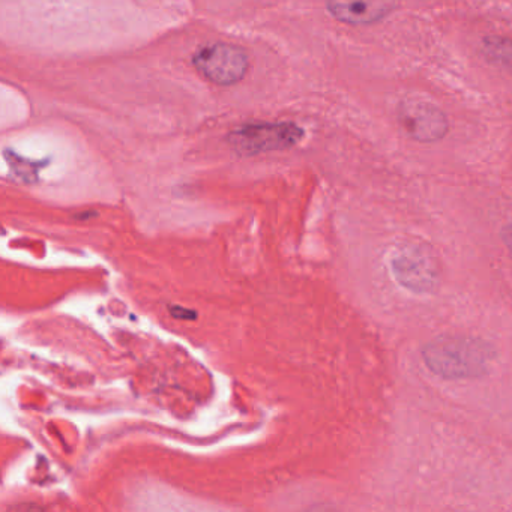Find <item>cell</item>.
Wrapping results in <instances>:
<instances>
[{
    "mask_svg": "<svg viewBox=\"0 0 512 512\" xmlns=\"http://www.w3.org/2000/svg\"><path fill=\"white\" fill-rule=\"evenodd\" d=\"M400 5L395 2H329L326 11L337 22L352 26L374 25L391 16Z\"/></svg>",
    "mask_w": 512,
    "mask_h": 512,
    "instance_id": "8992f818",
    "label": "cell"
},
{
    "mask_svg": "<svg viewBox=\"0 0 512 512\" xmlns=\"http://www.w3.org/2000/svg\"><path fill=\"white\" fill-rule=\"evenodd\" d=\"M425 367L445 380L481 379L487 376L496 350L479 338L442 335L421 350Z\"/></svg>",
    "mask_w": 512,
    "mask_h": 512,
    "instance_id": "6da1fadb",
    "label": "cell"
},
{
    "mask_svg": "<svg viewBox=\"0 0 512 512\" xmlns=\"http://www.w3.org/2000/svg\"><path fill=\"white\" fill-rule=\"evenodd\" d=\"M170 314H172L175 319L179 320H194L196 319V311L188 310V308L179 307V305H170L169 307Z\"/></svg>",
    "mask_w": 512,
    "mask_h": 512,
    "instance_id": "ba28073f",
    "label": "cell"
},
{
    "mask_svg": "<svg viewBox=\"0 0 512 512\" xmlns=\"http://www.w3.org/2000/svg\"><path fill=\"white\" fill-rule=\"evenodd\" d=\"M193 65L197 73L208 82L218 86H233L247 76L250 56L235 44L211 43L196 50Z\"/></svg>",
    "mask_w": 512,
    "mask_h": 512,
    "instance_id": "3957f363",
    "label": "cell"
},
{
    "mask_svg": "<svg viewBox=\"0 0 512 512\" xmlns=\"http://www.w3.org/2000/svg\"><path fill=\"white\" fill-rule=\"evenodd\" d=\"M302 137L304 130L293 122H253L233 130L227 140L236 154L251 157L293 148Z\"/></svg>",
    "mask_w": 512,
    "mask_h": 512,
    "instance_id": "7a4b0ae2",
    "label": "cell"
},
{
    "mask_svg": "<svg viewBox=\"0 0 512 512\" xmlns=\"http://www.w3.org/2000/svg\"><path fill=\"white\" fill-rule=\"evenodd\" d=\"M97 215L98 212H91V214H89V212H82V214L74 215V218H76V220H89V218L97 217Z\"/></svg>",
    "mask_w": 512,
    "mask_h": 512,
    "instance_id": "30bf717a",
    "label": "cell"
},
{
    "mask_svg": "<svg viewBox=\"0 0 512 512\" xmlns=\"http://www.w3.org/2000/svg\"><path fill=\"white\" fill-rule=\"evenodd\" d=\"M391 271L397 283L416 295H430L439 286V266L427 248L404 245L391 259Z\"/></svg>",
    "mask_w": 512,
    "mask_h": 512,
    "instance_id": "277c9868",
    "label": "cell"
},
{
    "mask_svg": "<svg viewBox=\"0 0 512 512\" xmlns=\"http://www.w3.org/2000/svg\"><path fill=\"white\" fill-rule=\"evenodd\" d=\"M482 53L485 59L496 67L506 68L512 71V40L506 37H491L484 38L482 41Z\"/></svg>",
    "mask_w": 512,
    "mask_h": 512,
    "instance_id": "52a82bcc",
    "label": "cell"
},
{
    "mask_svg": "<svg viewBox=\"0 0 512 512\" xmlns=\"http://www.w3.org/2000/svg\"><path fill=\"white\" fill-rule=\"evenodd\" d=\"M404 133L419 143H434L448 134L449 121L442 109L422 98H406L397 112Z\"/></svg>",
    "mask_w": 512,
    "mask_h": 512,
    "instance_id": "5b68a950",
    "label": "cell"
},
{
    "mask_svg": "<svg viewBox=\"0 0 512 512\" xmlns=\"http://www.w3.org/2000/svg\"><path fill=\"white\" fill-rule=\"evenodd\" d=\"M503 239H505V244L508 245L509 250L512 251V226L506 227Z\"/></svg>",
    "mask_w": 512,
    "mask_h": 512,
    "instance_id": "9c48e42d",
    "label": "cell"
}]
</instances>
